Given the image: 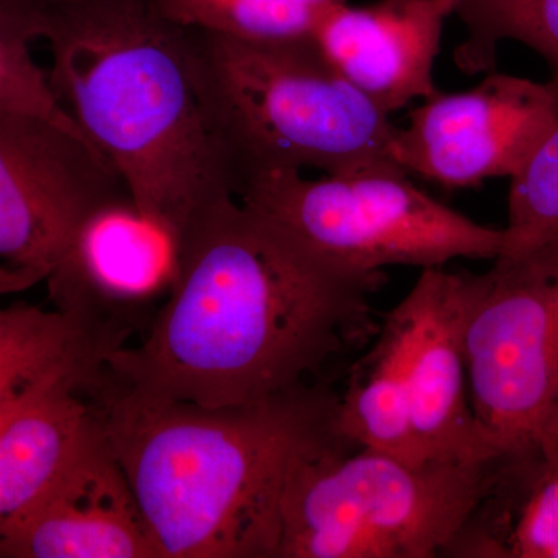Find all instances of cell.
I'll list each match as a JSON object with an SVG mask.
<instances>
[{
    "label": "cell",
    "mask_w": 558,
    "mask_h": 558,
    "mask_svg": "<svg viewBox=\"0 0 558 558\" xmlns=\"http://www.w3.org/2000/svg\"><path fill=\"white\" fill-rule=\"evenodd\" d=\"M558 112V83L486 73L476 86L438 92L396 131L392 160L444 189L512 179Z\"/></svg>",
    "instance_id": "9"
},
{
    "label": "cell",
    "mask_w": 558,
    "mask_h": 558,
    "mask_svg": "<svg viewBox=\"0 0 558 558\" xmlns=\"http://www.w3.org/2000/svg\"><path fill=\"white\" fill-rule=\"evenodd\" d=\"M0 108L43 117L86 140L68 110L62 108L54 97L49 83V73L33 60L32 40L2 10H0Z\"/></svg>",
    "instance_id": "20"
},
{
    "label": "cell",
    "mask_w": 558,
    "mask_h": 558,
    "mask_svg": "<svg viewBox=\"0 0 558 558\" xmlns=\"http://www.w3.org/2000/svg\"><path fill=\"white\" fill-rule=\"evenodd\" d=\"M502 230L501 255L558 241V112L526 163L510 179L508 226Z\"/></svg>",
    "instance_id": "19"
},
{
    "label": "cell",
    "mask_w": 558,
    "mask_h": 558,
    "mask_svg": "<svg viewBox=\"0 0 558 558\" xmlns=\"http://www.w3.org/2000/svg\"><path fill=\"white\" fill-rule=\"evenodd\" d=\"M43 281L16 267H0V296ZM123 337L61 311L0 307V410L44 381L94 376Z\"/></svg>",
    "instance_id": "16"
},
{
    "label": "cell",
    "mask_w": 558,
    "mask_h": 558,
    "mask_svg": "<svg viewBox=\"0 0 558 558\" xmlns=\"http://www.w3.org/2000/svg\"><path fill=\"white\" fill-rule=\"evenodd\" d=\"M454 16L464 25V43L454 51L462 72L488 73L502 40L534 50L558 80V0H458Z\"/></svg>",
    "instance_id": "18"
},
{
    "label": "cell",
    "mask_w": 558,
    "mask_h": 558,
    "mask_svg": "<svg viewBox=\"0 0 558 558\" xmlns=\"http://www.w3.org/2000/svg\"><path fill=\"white\" fill-rule=\"evenodd\" d=\"M0 557L159 558L100 427L50 490L0 534Z\"/></svg>",
    "instance_id": "12"
},
{
    "label": "cell",
    "mask_w": 558,
    "mask_h": 558,
    "mask_svg": "<svg viewBox=\"0 0 558 558\" xmlns=\"http://www.w3.org/2000/svg\"><path fill=\"white\" fill-rule=\"evenodd\" d=\"M191 32L234 196L242 180L263 172L341 174L398 165L391 117L343 78L314 39L263 44Z\"/></svg>",
    "instance_id": "4"
},
{
    "label": "cell",
    "mask_w": 558,
    "mask_h": 558,
    "mask_svg": "<svg viewBox=\"0 0 558 558\" xmlns=\"http://www.w3.org/2000/svg\"><path fill=\"white\" fill-rule=\"evenodd\" d=\"M87 395L159 558H277L290 473L310 451L347 439L340 392L325 381L205 409L102 368Z\"/></svg>",
    "instance_id": "2"
},
{
    "label": "cell",
    "mask_w": 558,
    "mask_h": 558,
    "mask_svg": "<svg viewBox=\"0 0 558 558\" xmlns=\"http://www.w3.org/2000/svg\"><path fill=\"white\" fill-rule=\"evenodd\" d=\"M178 266L179 238L124 194L80 220L46 281L58 311L123 332L112 314L168 295Z\"/></svg>",
    "instance_id": "11"
},
{
    "label": "cell",
    "mask_w": 558,
    "mask_h": 558,
    "mask_svg": "<svg viewBox=\"0 0 558 558\" xmlns=\"http://www.w3.org/2000/svg\"><path fill=\"white\" fill-rule=\"evenodd\" d=\"M236 199L319 259L355 274L497 259L505 230L481 226L418 189L398 165L323 174L271 171L242 180Z\"/></svg>",
    "instance_id": "6"
},
{
    "label": "cell",
    "mask_w": 558,
    "mask_h": 558,
    "mask_svg": "<svg viewBox=\"0 0 558 558\" xmlns=\"http://www.w3.org/2000/svg\"><path fill=\"white\" fill-rule=\"evenodd\" d=\"M180 27L245 43L311 39L341 0H150Z\"/></svg>",
    "instance_id": "17"
},
{
    "label": "cell",
    "mask_w": 558,
    "mask_h": 558,
    "mask_svg": "<svg viewBox=\"0 0 558 558\" xmlns=\"http://www.w3.org/2000/svg\"><path fill=\"white\" fill-rule=\"evenodd\" d=\"M494 461L414 464L349 440L317 447L290 473L277 558L444 556Z\"/></svg>",
    "instance_id": "5"
},
{
    "label": "cell",
    "mask_w": 558,
    "mask_h": 558,
    "mask_svg": "<svg viewBox=\"0 0 558 558\" xmlns=\"http://www.w3.org/2000/svg\"><path fill=\"white\" fill-rule=\"evenodd\" d=\"M469 284L470 274L424 269L384 318L398 352L418 462H481L498 457L470 402L464 348Z\"/></svg>",
    "instance_id": "10"
},
{
    "label": "cell",
    "mask_w": 558,
    "mask_h": 558,
    "mask_svg": "<svg viewBox=\"0 0 558 558\" xmlns=\"http://www.w3.org/2000/svg\"><path fill=\"white\" fill-rule=\"evenodd\" d=\"M0 10L32 43L46 40L54 97L145 215L180 241L199 213L234 196L193 32L150 0H0Z\"/></svg>",
    "instance_id": "3"
},
{
    "label": "cell",
    "mask_w": 558,
    "mask_h": 558,
    "mask_svg": "<svg viewBox=\"0 0 558 558\" xmlns=\"http://www.w3.org/2000/svg\"><path fill=\"white\" fill-rule=\"evenodd\" d=\"M444 557L558 558V438L495 458L486 494Z\"/></svg>",
    "instance_id": "15"
},
{
    "label": "cell",
    "mask_w": 558,
    "mask_h": 558,
    "mask_svg": "<svg viewBox=\"0 0 558 558\" xmlns=\"http://www.w3.org/2000/svg\"><path fill=\"white\" fill-rule=\"evenodd\" d=\"M545 436H553V438H558V410L554 413L553 418H550L548 427H546Z\"/></svg>",
    "instance_id": "21"
},
{
    "label": "cell",
    "mask_w": 558,
    "mask_h": 558,
    "mask_svg": "<svg viewBox=\"0 0 558 558\" xmlns=\"http://www.w3.org/2000/svg\"><path fill=\"white\" fill-rule=\"evenodd\" d=\"M98 374L44 381L0 410V534L50 490L97 432L94 405L81 392Z\"/></svg>",
    "instance_id": "14"
},
{
    "label": "cell",
    "mask_w": 558,
    "mask_h": 558,
    "mask_svg": "<svg viewBox=\"0 0 558 558\" xmlns=\"http://www.w3.org/2000/svg\"><path fill=\"white\" fill-rule=\"evenodd\" d=\"M116 170L53 121L0 108V259L46 281L80 220L124 196Z\"/></svg>",
    "instance_id": "8"
},
{
    "label": "cell",
    "mask_w": 558,
    "mask_h": 558,
    "mask_svg": "<svg viewBox=\"0 0 558 558\" xmlns=\"http://www.w3.org/2000/svg\"><path fill=\"white\" fill-rule=\"evenodd\" d=\"M470 402L498 457L537 446L558 410V241L470 274Z\"/></svg>",
    "instance_id": "7"
},
{
    "label": "cell",
    "mask_w": 558,
    "mask_h": 558,
    "mask_svg": "<svg viewBox=\"0 0 558 558\" xmlns=\"http://www.w3.org/2000/svg\"><path fill=\"white\" fill-rule=\"evenodd\" d=\"M384 279L333 267L226 197L180 236L174 284L145 339L110 349L102 368L205 409L295 391L376 333L371 296Z\"/></svg>",
    "instance_id": "1"
},
{
    "label": "cell",
    "mask_w": 558,
    "mask_h": 558,
    "mask_svg": "<svg viewBox=\"0 0 558 558\" xmlns=\"http://www.w3.org/2000/svg\"><path fill=\"white\" fill-rule=\"evenodd\" d=\"M457 5L458 0H341L326 11L312 39L343 78L391 117L438 94L436 60Z\"/></svg>",
    "instance_id": "13"
}]
</instances>
